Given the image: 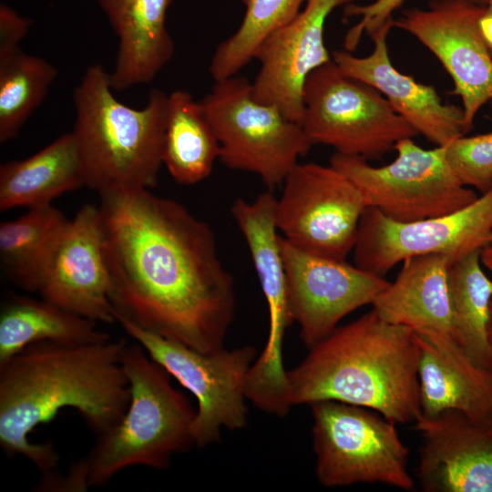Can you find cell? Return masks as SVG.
<instances>
[{
	"instance_id": "cell-1",
	"label": "cell",
	"mask_w": 492,
	"mask_h": 492,
	"mask_svg": "<svg viewBox=\"0 0 492 492\" xmlns=\"http://www.w3.org/2000/svg\"><path fill=\"white\" fill-rule=\"evenodd\" d=\"M99 196L115 319L200 352L223 348L235 288L210 225L147 189Z\"/></svg>"
},
{
	"instance_id": "cell-2",
	"label": "cell",
	"mask_w": 492,
	"mask_h": 492,
	"mask_svg": "<svg viewBox=\"0 0 492 492\" xmlns=\"http://www.w3.org/2000/svg\"><path fill=\"white\" fill-rule=\"evenodd\" d=\"M124 339L88 344L38 343L0 364V446L52 476L59 455L52 442H32L30 434L61 409L77 411L95 434L125 414L130 387L121 357Z\"/></svg>"
},
{
	"instance_id": "cell-3",
	"label": "cell",
	"mask_w": 492,
	"mask_h": 492,
	"mask_svg": "<svg viewBox=\"0 0 492 492\" xmlns=\"http://www.w3.org/2000/svg\"><path fill=\"white\" fill-rule=\"evenodd\" d=\"M418 358L415 333L372 309L338 326L287 371L290 402L337 401L395 424L415 422L421 414Z\"/></svg>"
},
{
	"instance_id": "cell-4",
	"label": "cell",
	"mask_w": 492,
	"mask_h": 492,
	"mask_svg": "<svg viewBox=\"0 0 492 492\" xmlns=\"http://www.w3.org/2000/svg\"><path fill=\"white\" fill-rule=\"evenodd\" d=\"M121 363L130 387L125 414L97 435L88 453L73 462L65 475L58 474L48 491L83 492L104 487L133 466L164 470L175 456L195 446L196 409L172 385L168 372L137 342L126 344Z\"/></svg>"
},
{
	"instance_id": "cell-5",
	"label": "cell",
	"mask_w": 492,
	"mask_h": 492,
	"mask_svg": "<svg viewBox=\"0 0 492 492\" xmlns=\"http://www.w3.org/2000/svg\"><path fill=\"white\" fill-rule=\"evenodd\" d=\"M109 73L89 66L74 89L76 138L86 187L99 194L156 186L167 121L168 96L153 88L140 109L113 95Z\"/></svg>"
},
{
	"instance_id": "cell-6",
	"label": "cell",
	"mask_w": 492,
	"mask_h": 492,
	"mask_svg": "<svg viewBox=\"0 0 492 492\" xmlns=\"http://www.w3.org/2000/svg\"><path fill=\"white\" fill-rule=\"evenodd\" d=\"M200 104L220 143L221 163L259 176L272 190L313 145L302 124L257 101L240 76L215 81Z\"/></svg>"
},
{
	"instance_id": "cell-7",
	"label": "cell",
	"mask_w": 492,
	"mask_h": 492,
	"mask_svg": "<svg viewBox=\"0 0 492 492\" xmlns=\"http://www.w3.org/2000/svg\"><path fill=\"white\" fill-rule=\"evenodd\" d=\"M315 475L327 487L381 483L410 490L409 448L396 424L370 409L337 401L311 405Z\"/></svg>"
},
{
	"instance_id": "cell-8",
	"label": "cell",
	"mask_w": 492,
	"mask_h": 492,
	"mask_svg": "<svg viewBox=\"0 0 492 492\" xmlns=\"http://www.w3.org/2000/svg\"><path fill=\"white\" fill-rule=\"evenodd\" d=\"M302 126L313 145L367 160L380 159L397 141L419 135L383 94L344 76L333 59L305 80Z\"/></svg>"
},
{
	"instance_id": "cell-9",
	"label": "cell",
	"mask_w": 492,
	"mask_h": 492,
	"mask_svg": "<svg viewBox=\"0 0 492 492\" xmlns=\"http://www.w3.org/2000/svg\"><path fill=\"white\" fill-rule=\"evenodd\" d=\"M391 163L374 167L359 156L334 152L330 165L347 176L360 190L367 208L387 218L411 222L458 210L478 195L462 185L449 168L444 146L425 149L411 138L394 147Z\"/></svg>"
},
{
	"instance_id": "cell-10",
	"label": "cell",
	"mask_w": 492,
	"mask_h": 492,
	"mask_svg": "<svg viewBox=\"0 0 492 492\" xmlns=\"http://www.w3.org/2000/svg\"><path fill=\"white\" fill-rule=\"evenodd\" d=\"M123 330L196 399L192 436L196 446L218 442L221 430L248 423L246 381L256 359L251 345L204 353L145 331L122 317Z\"/></svg>"
},
{
	"instance_id": "cell-11",
	"label": "cell",
	"mask_w": 492,
	"mask_h": 492,
	"mask_svg": "<svg viewBox=\"0 0 492 492\" xmlns=\"http://www.w3.org/2000/svg\"><path fill=\"white\" fill-rule=\"evenodd\" d=\"M275 205L278 231L295 247L346 261L366 210L362 192L329 165L298 163L285 178Z\"/></svg>"
},
{
	"instance_id": "cell-12",
	"label": "cell",
	"mask_w": 492,
	"mask_h": 492,
	"mask_svg": "<svg viewBox=\"0 0 492 492\" xmlns=\"http://www.w3.org/2000/svg\"><path fill=\"white\" fill-rule=\"evenodd\" d=\"M276 200L272 190H267L253 201L237 199L231 207V213L247 243L269 313L267 341L249 371L246 395L255 405L269 410L282 408L288 403L283 340L286 329L292 323L275 223Z\"/></svg>"
},
{
	"instance_id": "cell-13",
	"label": "cell",
	"mask_w": 492,
	"mask_h": 492,
	"mask_svg": "<svg viewBox=\"0 0 492 492\" xmlns=\"http://www.w3.org/2000/svg\"><path fill=\"white\" fill-rule=\"evenodd\" d=\"M492 236V187L469 205L437 217L401 222L366 208L353 250L354 264L384 275L404 260L445 254L452 263L481 251Z\"/></svg>"
},
{
	"instance_id": "cell-14",
	"label": "cell",
	"mask_w": 492,
	"mask_h": 492,
	"mask_svg": "<svg viewBox=\"0 0 492 492\" xmlns=\"http://www.w3.org/2000/svg\"><path fill=\"white\" fill-rule=\"evenodd\" d=\"M487 5L476 0H429L426 9H405L394 26L414 36L452 77L463 103L466 134L477 111L492 103V53L479 28Z\"/></svg>"
},
{
	"instance_id": "cell-15",
	"label": "cell",
	"mask_w": 492,
	"mask_h": 492,
	"mask_svg": "<svg viewBox=\"0 0 492 492\" xmlns=\"http://www.w3.org/2000/svg\"><path fill=\"white\" fill-rule=\"evenodd\" d=\"M290 315L309 349L352 312L372 304L388 286L384 277L345 261L302 251L280 236Z\"/></svg>"
},
{
	"instance_id": "cell-16",
	"label": "cell",
	"mask_w": 492,
	"mask_h": 492,
	"mask_svg": "<svg viewBox=\"0 0 492 492\" xmlns=\"http://www.w3.org/2000/svg\"><path fill=\"white\" fill-rule=\"evenodd\" d=\"M353 2L309 0L295 17L269 34L254 56L260 68L251 82L253 97L276 106L288 119L302 124L305 80L332 60L323 38L327 17Z\"/></svg>"
},
{
	"instance_id": "cell-17",
	"label": "cell",
	"mask_w": 492,
	"mask_h": 492,
	"mask_svg": "<svg viewBox=\"0 0 492 492\" xmlns=\"http://www.w3.org/2000/svg\"><path fill=\"white\" fill-rule=\"evenodd\" d=\"M38 292L97 323H116L98 207L84 205L68 221Z\"/></svg>"
},
{
	"instance_id": "cell-18",
	"label": "cell",
	"mask_w": 492,
	"mask_h": 492,
	"mask_svg": "<svg viewBox=\"0 0 492 492\" xmlns=\"http://www.w3.org/2000/svg\"><path fill=\"white\" fill-rule=\"evenodd\" d=\"M424 443L417 477L426 492H492V423L456 411L415 421Z\"/></svg>"
},
{
	"instance_id": "cell-19",
	"label": "cell",
	"mask_w": 492,
	"mask_h": 492,
	"mask_svg": "<svg viewBox=\"0 0 492 492\" xmlns=\"http://www.w3.org/2000/svg\"><path fill=\"white\" fill-rule=\"evenodd\" d=\"M394 19L368 35L374 42L372 54L358 57L349 51H334L332 59L344 76L377 89L392 108L417 132L436 146H445L464 136L463 108L442 102L433 86L416 82L391 63L387 36Z\"/></svg>"
},
{
	"instance_id": "cell-20",
	"label": "cell",
	"mask_w": 492,
	"mask_h": 492,
	"mask_svg": "<svg viewBox=\"0 0 492 492\" xmlns=\"http://www.w3.org/2000/svg\"><path fill=\"white\" fill-rule=\"evenodd\" d=\"M402 263L395 280L374 300L373 309L384 320L411 329L437 347L461 349L452 321L449 256L417 255Z\"/></svg>"
},
{
	"instance_id": "cell-21",
	"label": "cell",
	"mask_w": 492,
	"mask_h": 492,
	"mask_svg": "<svg viewBox=\"0 0 492 492\" xmlns=\"http://www.w3.org/2000/svg\"><path fill=\"white\" fill-rule=\"evenodd\" d=\"M115 35L118 52L110 85L114 91L152 81L174 55L167 29L173 0H98Z\"/></svg>"
},
{
	"instance_id": "cell-22",
	"label": "cell",
	"mask_w": 492,
	"mask_h": 492,
	"mask_svg": "<svg viewBox=\"0 0 492 492\" xmlns=\"http://www.w3.org/2000/svg\"><path fill=\"white\" fill-rule=\"evenodd\" d=\"M415 336L421 414L434 417L456 411L492 423V371L475 364L462 349L447 351Z\"/></svg>"
},
{
	"instance_id": "cell-23",
	"label": "cell",
	"mask_w": 492,
	"mask_h": 492,
	"mask_svg": "<svg viewBox=\"0 0 492 492\" xmlns=\"http://www.w3.org/2000/svg\"><path fill=\"white\" fill-rule=\"evenodd\" d=\"M83 186L78 146L73 132L66 133L29 158L0 166V210L51 204L61 194Z\"/></svg>"
},
{
	"instance_id": "cell-24",
	"label": "cell",
	"mask_w": 492,
	"mask_h": 492,
	"mask_svg": "<svg viewBox=\"0 0 492 492\" xmlns=\"http://www.w3.org/2000/svg\"><path fill=\"white\" fill-rule=\"evenodd\" d=\"M97 322L44 298L11 295L0 312V364L26 347L44 342L88 344L110 340Z\"/></svg>"
},
{
	"instance_id": "cell-25",
	"label": "cell",
	"mask_w": 492,
	"mask_h": 492,
	"mask_svg": "<svg viewBox=\"0 0 492 492\" xmlns=\"http://www.w3.org/2000/svg\"><path fill=\"white\" fill-rule=\"evenodd\" d=\"M68 220L52 204L0 224V260L20 289L38 292Z\"/></svg>"
},
{
	"instance_id": "cell-26",
	"label": "cell",
	"mask_w": 492,
	"mask_h": 492,
	"mask_svg": "<svg viewBox=\"0 0 492 492\" xmlns=\"http://www.w3.org/2000/svg\"><path fill=\"white\" fill-rule=\"evenodd\" d=\"M220 147L200 101L186 90L168 96L162 162L173 179L194 185L208 178Z\"/></svg>"
},
{
	"instance_id": "cell-27",
	"label": "cell",
	"mask_w": 492,
	"mask_h": 492,
	"mask_svg": "<svg viewBox=\"0 0 492 492\" xmlns=\"http://www.w3.org/2000/svg\"><path fill=\"white\" fill-rule=\"evenodd\" d=\"M480 251H473L450 264L448 291L459 346L475 364L492 371L487 338L492 280L482 269Z\"/></svg>"
},
{
	"instance_id": "cell-28",
	"label": "cell",
	"mask_w": 492,
	"mask_h": 492,
	"mask_svg": "<svg viewBox=\"0 0 492 492\" xmlns=\"http://www.w3.org/2000/svg\"><path fill=\"white\" fill-rule=\"evenodd\" d=\"M56 77L57 69L49 62L21 49L0 57L1 143L17 136Z\"/></svg>"
},
{
	"instance_id": "cell-29",
	"label": "cell",
	"mask_w": 492,
	"mask_h": 492,
	"mask_svg": "<svg viewBox=\"0 0 492 492\" xmlns=\"http://www.w3.org/2000/svg\"><path fill=\"white\" fill-rule=\"evenodd\" d=\"M309 0H241L245 12L238 29L217 47L209 71L214 81L230 77L254 59L261 41L295 17Z\"/></svg>"
},
{
	"instance_id": "cell-30",
	"label": "cell",
	"mask_w": 492,
	"mask_h": 492,
	"mask_svg": "<svg viewBox=\"0 0 492 492\" xmlns=\"http://www.w3.org/2000/svg\"><path fill=\"white\" fill-rule=\"evenodd\" d=\"M444 148L446 162L462 185L481 194L492 187V132L464 135Z\"/></svg>"
},
{
	"instance_id": "cell-31",
	"label": "cell",
	"mask_w": 492,
	"mask_h": 492,
	"mask_svg": "<svg viewBox=\"0 0 492 492\" xmlns=\"http://www.w3.org/2000/svg\"><path fill=\"white\" fill-rule=\"evenodd\" d=\"M405 0H375L374 2L360 5L349 4L345 5V16H361L360 21L354 25L346 34L344 46L348 51H354L363 35L374 33L383 26L387 21L393 19L392 14L399 8ZM487 5V0H476Z\"/></svg>"
},
{
	"instance_id": "cell-32",
	"label": "cell",
	"mask_w": 492,
	"mask_h": 492,
	"mask_svg": "<svg viewBox=\"0 0 492 492\" xmlns=\"http://www.w3.org/2000/svg\"><path fill=\"white\" fill-rule=\"evenodd\" d=\"M31 25V19L20 15L6 5H0V57L20 50L19 44L27 35Z\"/></svg>"
},
{
	"instance_id": "cell-33",
	"label": "cell",
	"mask_w": 492,
	"mask_h": 492,
	"mask_svg": "<svg viewBox=\"0 0 492 492\" xmlns=\"http://www.w3.org/2000/svg\"><path fill=\"white\" fill-rule=\"evenodd\" d=\"M479 28L485 42L492 53V14L486 11L479 20Z\"/></svg>"
},
{
	"instance_id": "cell-34",
	"label": "cell",
	"mask_w": 492,
	"mask_h": 492,
	"mask_svg": "<svg viewBox=\"0 0 492 492\" xmlns=\"http://www.w3.org/2000/svg\"><path fill=\"white\" fill-rule=\"evenodd\" d=\"M480 261L482 265L492 274V236L480 251Z\"/></svg>"
},
{
	"instance_id": "cell-35",
	"label": "cell",
	"mask_w": 492,
	"mask_h": 492,
	"mask_svg": "<svg viewBox=\"0 0 492 492\" xmlns=\"http://www.w3.org/2000/svg\"><path fill=\"white\" fill-rule=\"evenodd\" d=\"M487 338H488L490 351L492 354V302L490 305V316H489V322H488V327H487Z\"/></svg>"
},
{
	"instance_id": "cell-36",
	"label": "cell",
	"mask_w": 492,
	"mask_h": 492,
	"mask_svg": "<svg viewBox=\"0 0 492 492\" xmlns=\"http://www.w3.org/2000/svg\"><path fill=\"white\" fill-rule=\"evenodd\" d=\"M487 12L492 14V0H487Z\"/></svg>"
}]
</instances>
